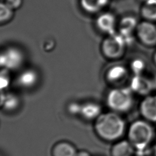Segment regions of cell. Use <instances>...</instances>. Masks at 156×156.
Returning <instances> with one entry per match:
<instances>
[{
    "label": "cell",
    "mask_w": 156,
    "mask_h": 156,
    "mask_svg": "<svg viewBox=\"0 0 156 156\" xmlns=\"http://www.w3.org/2000/svg\"><path fill=\"white\" fill-rule=\"evenodd\" d=\"M13 10L9 8L5 2H0V24L9 21L13 16Z\"/></svg>",
    "instance_id": "obj_20"
},
{
    "label": "cell",
    "mask_w": 156,
    "mask_h": 156,
    "mask_svg": "<svg viewBox=\"0 0 156 156\" xmlns=\"http://www.w3.org/2000/svg\"><path fill=\"white\" fill-rule=\"evenodd\" d=\"M76 156H91L90 153L86 151H81L79 152H77Z\"/></svg>",
    "instance_id": "obj_25"
},
{
    "label": "cell",
    "mask_w": 156,
    "mask_h": 156,
    "mask_svg": "<svg viewBox=\"0 0 156 156\" xmlns=\"http://www.w3.org/2000/svg\"><path fill=\"white\" fill-rule=\"evenodd\" d=\"M139 112L143 119L151 123H156V94L144 96L140 104Z\"/></svg>",
    "instance_id": "obj_8"
},
{
    "label": "cell",
    "mask_w": 156,
    "mask_h": 156,
    "mask_svg": "<svg viewBox=\"0 0 156 156\" xmlns=\"http://www.w3.org/2000/svg\"><path fill=\"white\" fill-rule=\"evenodd\" d=\"M108 2V0H80L82 9L89 13H95L101 11Z\"/></svg>",
    "instance_id": "obj_17"
},
{
    "label": "cell",
    "mask_w": 156,
    "mask_h": 156,
    "mask_svg": "<svg viewBox=\"0 0 156 156\" xmlns=\"http://www.w3.org/2000/svg\"><path fill=\"white\" fill-rule=\"evenodd\" d=\"M10 83V77L9 70L3 69L0 71V90L4 91Z\"/></svg>",
    "instance_id": "obj_21"
},
{
    "label": "cell",
    "mask_w": 156,
    "mask_h": 156,
    "mask_svg": "<svg viewBox=\"0 0 156 156\" xmlns=\"http://www.w3.org/2000/svg\"><path fill=\"white\" fill-rule=\"evenodd\" d=\"M136 35L139 41L147 47L156 46V25L154 22L144 20L138 23Z\"/></svg>",
    "instance_id": "obj_6"
},
{
    "label": "cell",
    "mask_w": 156,
    "mask_h": 156,
    "mask_svg": "<svg viewBox=\"0 0 156 156\" xmlns=\"http://www.w3.org/2000/svg\"><path fill=\"white\" fill-rule=\"evenodd\" d=\"M130 89L133 93L146 96L154 90L153 80L141 75H133L129 83Z\"/></svg>",
    "instance_id": "obj_7"
},
{
    "label": "cell",
    "mask_w": 156,
    "mask_h": 156,
    "mask_svg": "<svg viewBox=\"0 0 156 156\" xmlns=\"http://www.w3.org/2000/svg\"><path fill=\"white\" fill-rule=\"evenodd\" d=\"M38 74L32 68H27L21 71L16 77V82L18 85L23 88L34 87L38 80Z\"/></svg>",
    "instance_id": "obj_13"
},
{
    "label": "cell",
    "mask_w": 156,
    "mask_h": 156,
    "mask_svg": "<svg viewBox=\"0 0 156 156\" xmlns=\"http://www.w3.org/2000/svg\"><path fill=\"white\" fill-rule=\"evenodd\" d=\"M77 153L75 147L66 141L57 143L52 150V156H76Z\"/></svg>",
    "instance_id": "obj_15"
},
{
    "label": "cell",
    "mask_w": 156,
    "mask_h": 156,
    "mask_svg": "<svg viewBox=\"0 0 156 156\" xmlns=\"http://www.w3.org/2000/svg\"><path fill=\"white\" fill-rule=\"evenodd\" d=\"M116 18L110 12L102 13L96 20V26L98 30L107 35L116 33Z\"/></svg>",
    "instance_id": "obj_11"
},
{
    "label": "cell",
    "mask_w": 156,
    "mask_h": 156,
    "mask_svg": "<svg viewBox=\"0 0 156 156\" xmlns=\"http://www.w3.org/2000/svg\"><path fill=\"white\" fill-rule=\"evenodd\" d=\"M127 46L124 37L119 33L108 35L101 45L102 55L107 58L118 59L124 55Z\"/></svg>",
    "instance_id": "obj_4"
},
{
    "label": "cell",
    "mask_w": 156,
    "mask_h": 156,
    "mask_svg": "<svg viewBox=\"0 0 156 156\" xmlns=\"http://www.w3.org/2000/svg\"><path fill=\"white\" fill-rule=\"evenodd\" d=\"M138 24L136 18L132 16H124L119 21L118 33L124 37L127 44L132 41V35L135 32Z\"/></svg>",
    "instance_id": "obj_10"
},
{
    "label": "cell",
    "mask_w": 156,
    "mask_h": 156,
    "mask_svg": "<svg viewBox=\"0 0 156 156\" xmlns=\"http://www.w3.org/2000/svg\"><path fill=\"white\" fill-rule=\"evenodd\" d=\"M81 104L78 102H73L70 103L68 106V110L69 113L76 115H80V109H81Z\"/></svg>",
    "instance_id": "obj_22"
},
{
    "label": "cell",
    "mask_w": 156,
    "mask_h": 156,
    "mask_svg": "<svg viewBox=\"0 0 156 156\" xmlns=\"http://www.w3.org/2000/svg\"><path fill=\"white\" fill-rule=\"evenodd\" d=\"M153 83H154V89L156 90V76L154 77V80H153Z\"/></svg>",
    "instance_id": "obj_27"
},
{
    "label": "cell",
    "mask_w": 156,
    "mask_h": 156,
    "mask_svg": "<svg viewBox=\"0 0 156 156\" xmlns=\"http://www.w3.org/2000/svg\"><path fill=\"white\" fill-rule=\"evenodd\" d=\"M153 61L156 65V51L155 52V53L154 54V55H153Z\"/></svg>",
    "instance_id": "obj_26"
},
{
    "label": "cell",
    "mask_w": 156,
    "mask_h": 156,
    "mask_svg": "<svg viewBox=\"0 0 156 156\" xmlns=\"http://www.w3.org/2000/svg\"><path fill=\"white\" fill-rule=\"evenodd\" d=\"M102 113L101 106L94 102H87L81 104L80 115L88 121H95Z\"/></svg>",
    "instance_id": "obj_14"
},
{
    "label": "cell",
    "mask_w": 156,
    "mask_h": 156,
    "mask_svg": "<svg viewBox=\"0 0 156 156\" xmlns=\"http://www.w3.org/2000/svg\"><path fill=\"white\" fill-rule=\"evenodd\" d=\"M155 136H156V129H155Z\"/></svg>",
    "instance_id": "obj_28"
},
{
    "label": "cell",
    "mask_w": 156,
    "mask_h": 156,
    "mask_svg": "<svg viewBox=\"0 0 156 156\" xmlns=\"http://www.w3.org/2000/svg\"><path fill=\"white\" fill-rule=\"evenodd\" d=\"M136 154V151L126 138L112 143L110 149V156H135Z\"/></svg>",
    "instance_id": "obj_12"
},
{
    "label": "cell",
    "mask_w": 156,
    "mask_h": 156,
    "mask_svg": "<svg viewBox=\"0 0 156 156\" xmlns=\"http://www.w3.org/2000/svg\"><path fill=\"white\" fill-rule=\"evenodd\" d=\"M5 93L4 91L0 90V107H2L5 97Z\"/></svg>",
    "instance_id": "obj_24"
},
{
    "label": "cell",
    "mask_w": 156,
    "mask_h": 156,
    "mask_svg": "<svg viewBox=\"0 0 156 156\" xmlns=\"http://www.w3.org/2000/svg\"><path fill=\"white\" fill-rule=\"evenodd\" d=\"M22 0H5V4L12 10L18 9L22 4Z\"/></svg>",
    "instance_id": "obj_23"
},
{
    "label": "cell",
    "mask_w": 156,
    "mask_h": 156,
    "mask_svg": "<svg viewBox=\"0 0 156 156\" xmlns=\"http://www.w3.org/2000/svg\"><path fill=\"white\" fill-rule=\"evenodd\" d=\"M145 62L140 58L132 60L130 63V69L133 75H141L146 69Z\"/></svg>",
    "instance_id": "obj_19"
},
{
    "label": "cell",
    "mask_w": 156,
    "mask_h": 156,
    "mask_svg": "<svg viewBox=\"0 0 156 156\" xmlns=\"http://www.w3.org/2000/svg\"><path fill=\"white\" fill-rule=\"evenodd\" d=\"M24 54L19 48L10 46L0 52V68L9 71L19 68L23 63Z\"/></svg>",
    "instance_id": "obj_5"
},
{
    "label": "cell",
    "mask_w": 156,
    "mask_h": 156,
    "mask_svg": "<svg viewBox=\"0 0 156 156\" xmlns=\"http://www.w3.org/2000/svg\"><path fill=\"white\" fill-rule=\"evenodd\" d=\"M127 128L126 121L121 115L112 111L102 113L94 124L97 136L102 141L111 143L123 138Z\"/></svg>",
    "instance_id": "obj_1"
},
{
    "label": "cell",
    "mask_w": 156,
    "mask_h": 156,
    "mask_svg": "<svg viewBox=\"0 0 156 156\" xmlns=\"http://www.w3.org/2000/svg\"><path fill=\"white\" fill-rule=\"evenodd\" d=\"M133 92L129 87H115L106 96V104L111 111L118 113H126L133 106Z\"/></svg>",
    "instance_id": "obj_3"
},
{
    "label": "cell",
    "mask_w": 156,
    "mask_h": 156,
    "mask_svg": "<svg viewBox=\"0 0 156 156\" xmlns=\"http://www.w3.org/2000/svg\"><path fill=\"white\" fill-rule=\"evenodd\" d=\"M126 135V139L132 144L137 154L150 149L156 137L155 130L152 123L143 118L132 121L127 126Z\"/></svg>",
    "instance_id": "obj_2"
},
{
    "label": "cell",
    "mask_w": 156,
    "mask_h": 156,
    "mask_svg": "<svg viewBox=\"0 0 156 156\" xmlns=\"http://www.w3.org/2000/svg\"><path fill=\"white\" fill-rule=\"evenodd\" d=\"M128 69L124 65H116L108 68L105 73L106 81L112 85H119L127 79Z\"/></svg>",
    "instance_id": "obj_9"
},
{
    "label": "cell",
    "mask_w": 156,
    "mask_h": 156,
    "mask_svg": "<svg viewBox=\"0 0 156 156\" xmlns=\"http://www.w3.org/2000/svg\"><path fill=\"white\" fill-rule=\"evenodd\" d=\"M20 100L19 97L13 93L5 94L2 108L6 111L12 112L16 110L20 106Z\"/></svg>",
    "instance_id": "obj_18"
},
{
    "label": "cell",
    "mask_w": 156,
    "mask_h": 156,
    "mask_svg": "<svg viewBox=\"0 0 156 156\" xmlns=\"http://www.w3.org/2000/svg\"><path fill=\"white\" fill-rule=\"evenodd\" d=\"M141 17L146 21H156V0H146L141 7Z\"/></svg>",
    "instance_id": "obj_16"
}]
</instances>
